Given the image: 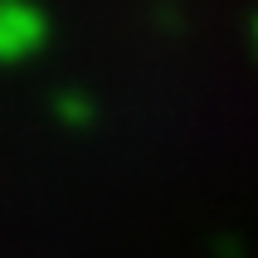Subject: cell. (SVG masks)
Listing matches in <instances>:
<instances>
[{"mask_svg": "<svg viewBox=\"0 0 258 258\" xmlns=\"http://www.w3.org/2000/svg\"><path fill=\"white\" fill-rule=\"evenodd\" d=\"M34 39H39V20H34L20 0H0V58L25 54Z\"/></svg>", "mask_w": 258, "mask_h": 258, "instance_id": "cell-1", "label": "cell"}]
</instances>
